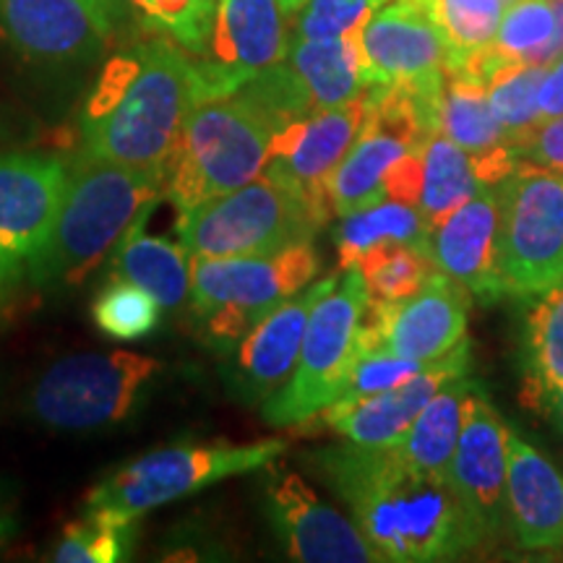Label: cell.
<instances>
[{"instance_id":"ab89813d","label":"cell","mask_w":563,"mask_h":563,"mask_svg":"<svg viewBox=\"0 0 563 563\" xmlns=\"http://www.w3.org/2000/svg\"><path fill=\"white\" fill-rule=\"evenodd\" d=\"M563 115V55H559L543 79L540 87V123L553 121V118Z\"/></svg>"},{"instance_id":"1f68e13d","label":"cell","mask_w":563,"mask_h":563,"mask_svg":"<svg viewBox=\"0 0 563 563\" xmlns=\"http://www.w3.org/2000/svg\"><path fill=\"white\" fill-rule=\"evenodd\" d=\"M545 74L548 66L540 63H498L485 79L490 108L514 150L540 125V87Z\"/></svg>"},{"instance_id":"4fadbf2b","label":"cell","mask_w":563,"mask_h":563,"mask_svg":"<svg viewBox=\"0 0 563 563\" xmlns=\"http://www.w3.org/2000/svg\"><path fill=\"white\" fill-rule=\"evenodd\" d=\"M264 514L285 553L300 563H378L376 548L334 506L321 501L298 473H272Z\"/></svg>"},{"instance_id":"7402d4cb","label":"cell","mask_w":563,"mask_h":563,"mask_svg":"<svg viewBox=\"0 0 563 563\" xmlns=\"http://www.w3.org/2000/svg\"><path fill=\"white\" fill-rule=\"evenodd\" d=\"M506 517L519 548H563V477L543 452L511 431Z\"/></svg>"},{"instance_id":"e575fe53","label":"cell","mask_w":563,"mask_h":563,"mask_svg":"<svg viewBox=\"0 0 563 563\" xmlns=\"http://www.w3.org/2000/svg\"><path fill=\"white\" fill-rule=\"evenodd\" d=\"M91 316L100 332L112 340L133 342L152 332L159 323L162 306L152 292L129 279H112L95 298Z\"/></svg>"},{"instance_id":"d4e9b609","label":"cell","mask_w":563,"mask_h":563,"mask_svg":"<svg viewBox=\"0 0 563 563\" xmlns=\"http://www.w3.org/2000/svg\"><path fill=\"white\" fill-rule=\"evenodd\" d=\"M475 386L470 373L443 384L431 402L422 407L405 439L394 446L397 454L420 473L449 477V464L460 443L464 412H467L470 394L475 391Z\"/></svg>"},{"instance_id":"8d00e7d4","label":"cell","mask_w":563,"mask_h":563,"mask_svg":"<svg viewBox=\"0 0 563 563\" xmlns=\"http://www.w3.org/2000/svg\"><path fill=\"white\" fill-rule=\"evenodd\" d=\"M426 365L428 363L410 361V357H399L394 355V352L361 350L347 373V382H344L340 397H336L332 405L355 402V399L371 397V394L394 389V386L410 382L412 376H418Z\"/></svg>"},{"instance_id":"d6986e66","label":"cell","mask_w":563,"mask_h":563,"mask_svg":"<svg viewBox=\"0 0 563 563\" xmlns=\"http://www.w3.org/2000/svg\"><path fill=\"white\" fill-rule=\"evenodd\" d=\"M68 165L40 152L0 154V249L30 264L51 241Z\"/></svg>"},{"instance_id":"f1b7e54d","label":"cell","mask_w":563,"mask_h":563,"mask_svg":"<svg viewBox=\"0 0 563 563\" xmlns=\"http://www.w3.org/2000/svg\"><path fill=\"white\" fill-rule=\"evenodd\" d=\"M525 378L538 410L563 389V277L532 298L525 327Z\"/></svg>"},{"instance_id":"7c38bea8","label":"cell","mask_w":563,"mask_h":563,"mask_svg":"<svg viewBox=\"0 0 563 563\" xmlns=\"http://www.w3.org/2000/svg\"><path fill=\"white\" fill-rule=\"evenodd\" d=\"M470 295L460 282L435 269L407 300L376 306L361 332V350H384L418 363H433L467 340Z\"/></svg>"},{"instance_id":"2e32d148","label":"cell","mask_w":563,"mask_h":563,"mask_svg":"<svg viewBox=\"0 0 563 563\" xmlns=\"http://www.w3.org/2000/svg\"><path fill=\"white\" fill-rule=\"evenodd\" d=\"M110 32L84 0H0V51L32 66L95 60Z\"/></svg>"},{"instance_id":"b9f144b4","label":"cell","mask_w":563,"mask_h":563,"mask_svg":"<svg viewBox=\"0 0 563 563\" xmlns=\"http://www.w3.org/2000/svg\"><path fill=\"white\" fill-rule=\"evenodd\" d=\"M16 266L19 262L9 256L3 249H0V306H3L5 298H9L13 282H16Z\"/></svg>"},{"instance_id":"5b68a950","label":"cell","mask_w":563,"mask_h":563,"mask_svg":"<svg viewBox=\"0 0 563 563\" xmlns=\"http://www.w3.org/2000/svg\"><path fill=\"white\" fill-rule=\"evenodd\" d=\"M327 220L298 188L264 170L243 188L180 211L178 238L194 258L264 256L313 241Z\"/></svg>"},{"instance_id":"60d3db41","label":"cell","mask_w":563,"mask_h":563,"mask_svg":"<svg viewBox=\"0 0 563 563\" xmlns=\"http://www.w3.org/2000/svg\"><path fill=\"white\" fill-rule=\"evenodd\" d=\"M553 13H555V32L551 45L543 55V66H551V63L563 55V0H553Z\"/></svg>"},{"instance_id":"4316f807","label":"cell","mask_w":563,"mask_h":563,"mask_svg":"<svg viewBox=\"0 0 563 563\" xmlns=\"http://www.w3.org/2000/svg\"><path fill=\"white\" fill-rule=\"evenodd\" d=\"M431 224L415 203L399 199H382L368 207L342 214L340 228L334 232L340 269H350L361 262L363 253L386 243L428 245Z\"/></svg>"},{"instance_id":"cb8c5ba5","label":"cell","mask_w":563,"mask_h":563,"mask_svg":"<svg viewBox=\"0 0 563 563\" xmlns=\"http://www.w3.org/2000/svg\"><path fill=\"white\" fill-rule=\"evenodd\" d=\"M152 207L141 211L139 220L118 243L112 253V277L144 287L162 308H178L191 295L194 256L183 243H170L146 232V217Z\"/></svg>"},{"instance_id":"9a60e30c","label":"cell","mask_w":563,"mask_h":563,"mask_svg":"<svg viewBox=\"0 0 563 563\" xmlns=\"http://www.w3.org/2000/svg\"><path fill=\"white\" fill-rule=\"evenodd\" d=\"M509 435L511 428L477 384L470 394L460 443L449 464V481L456 496L462 498L464 509L481 527L485 540L496 538L504 527H509V517H506Z\"/></svg>"},{"instance_id":"f546056e","label":"cell","mask_w":563,"mask_h":563,"mask_svg":"<svg viewBox=\"0 0 563 563\" xmlns=\"http://www.w3.org/2000/svg\"><path fill=\"white\" fill-rule=\"evenodd\" d=\"M449 47V68L460 70L496 40L509 3L506 0H426Z\"/></svg>"},{"instance_id":"ac0fdd59","label":"cell","mask_w":563,"mask_h":563,"mask_svg":"<svg viewBox=\"0 0 563 563\" xmlns=\"http://www.w3.org/2000/svg\"><path fill=\"white\" fill-rule=\"evenodd\" d=\"M368 84H420L446 76L449 47L426 0H386L361 30Z\"/></svg>"},{"instance_id":"603a6c76","label":"cell","mask_w":563,"mask_h":563,"mask_svg":"<svg viewBox=\"0 0 563 563\" xmlns=\"http://www.w3.org/2000/svg\"><path fill=\"white\" fill-rule=\"evenodd\" d=\"M285 66L313 112L352 102L371 89L361 51V32L350 37H292Z\"/></svg>"},{"instance_id":"44dd1931","label":"cell","mask_w":563,"mask_h":563,"mask_svg":"<svg viewBox=\"0 0 563 563\" xmlns=\"http://www.w3.org/2000/svg\"><path fill=\"white\" fill-rule=\"evenodd\" d=\"M498 186H485L428 235V251L435 269L460 282L464 290L485 306L504 298L498 274Z\"/></svg>"},{"instance_id":"5bb4252c","label":"cell","mask_w":563,"mask_h":563,"mask_svg":"<svg viewBox=\"0 0 563 563\" xmlns=\"http://www.w3.org/2000/svg\"><path fill=\"white\" fill-rule=\"evenodd\" d=\"M365 115H368V91L357 100L336 104V108L311 112L274 133L272 159L266 173L290 183L292 188L313 201L323 214L332 217L329 183L336 167L361 136Z\"/></svg>"},{"instance_id":"7a4b0ae2","label":"cell","mask_w":563,"mask_h":563,"mask_svg":"<svg viewBox=\"0 0 563 563\" xmlns=\"http://www.w3.org/2000/svg\"><path fill=\"white\" fill-rule=\"evenodd\" d=\"M196 104L191 55L159 34L118 53L97 76L81 115V150L110 162L157 173L178 146Z\"/></svg>"},{"instance_id":"bcb514c9","label":"cell","mask_w":563,"mask_h":563,"mask_svg":"<svg viewBox=\"0 0 563 563\" xmlns=\"http://www.w3.org/2000/svg\"><path fill=\"white\" fill-rule=\"evenodd\" d=\"M282 5H285L287 16H295V13H298L302 5H306V0H282Z\"/></svg>"},{"instance_id":"52a82bcc","label":"cell","mask_w":563,"mask_h":563,"mask_svg":"<svg viewBox=\"0 0 563 563\" xmlns=\"http://www.w3.org/2000/svg\"><path fill=\"white\" fill-rule=\"evenodd\" d=\"M159 371L157 357L125 350L60 357L34 382L26 410L51 431H102L144 405Z\"/></svg>"},{"instance_id":"ba28073f","label":"cell","mask_w":563,"mask_h":563,"mask_svg":"<svg viewBox=\"0 0 563 563\" xmlns=\"http://www.w3.org/2000/svg\"><path fill=\"white\" fill-rule=\"evenodd\" d=\"M285 439L253 443H196V446L157 449L123 464L89 490L87 509L112 511L118 517L139 519L141 514L194 496L228 477L264 470L285 454Z\"/></svg>"},{"instance_id":"9c48e42d","label":"cell","mask_w":563,"mask_h":563,"mask_svg":"<svg viewBox=\"0 0 563 563\" xmlns=\"http://www.w3.org/2000/svg\"><path fill=\"white\" fill-rule=\"evenodd\" d=\"M368 302L357 266L340 269L334 285L313 306L290 382L264 402V420L269 426H298L340 397L361 352Z\"/></svg>"},{"instance_id":"8fae6325","label":"cell","mask_w":563,"mask_h":563,"mask_svg":"<svg viewBox=\"0 0 563 563\" xmlns=\"http://www.w3.org/2000/svg\"><path fill=\"white\" fill-rule=\"evenodd\" d=\"M290 51L282 0H217L203 53L191 55L196 102L241 91Z\"/></svg>"},{"instance_id":"30bf717a","label":"cell","mask_w":563,"mask_h":563,"mask_svg":"<svg viewBox=\"0 0 563 563\" xmlns=\"http://www.w3.org/2000/svg\"><path fill=\"white\" fill-rule=\"evenodd\" d=\"M504 295L532 300L563 277V173L519 159L498 186Z\"/></svg>"},{"instance_id":"8992f818","label":"cell","mask_w":563,"mask_h":563,"mask_svg":"<svg viewBox=\"0 0 563 563\" xmlns=\"http://www.w3.org/2000/svg\"><path fill=\"white\" fill-rule=\"evenodd\" d=\"M319 266L313 241L264 256L194 258L188 298L203 340L232 352L266 313L306 290Z\"/></svg>"},{"instance_id":"277c9868","label":"cell","mask_w":563,"mask_h":563,"mask_svg":"<svg viewBox=\"0 0 563 563\" xmlns=\"http://www.w3.org/2000/svg\"><path fill=\"white\" fill-rule=\"evenodd\" d=\"M274 129L241 95L196 102L167 167L165 191L180 211L256 180L272 159Z\"/></svg>"},{"instance_id":"74e56055","label":"cell","mask_w":563,"mask_h":563,"mask_svg":"<svg viewBox=\"0 0 563 563\" xmlns=\"http://www.w3.org/2000/svg\"><path fill=\"white\" fill-rule=\"evenodd\" d=\"M384 3L386 0H306V5L295 13L292 37H350L361 32L373 11Z\"/></svg>"},{"instance_id":"d6a6232c","label":"cell","mask_w":563,"mask_h":563,"mask_svg":"<svg viewBox=\"0 0 563 563\" xmlns=\"http://www.w3.org/2000/svg\"><path fill=\"white\" fill-rule=\"evenodd\" d=\"M133 522L112 511L87 509L81 519L68 522L55 545L58 563H115L129 559L133 548Z\"/></svg>"},{"instance_id":"d590c367","label":"cell","mask_w":563,"mask_h":563,"mask_svg":"<svg viewBox=\"0 0 563 563\" xmlns=\"http://www.w3.org/2000/svg\"><path fill=\"white\" fill-rule=\"evenodd\" d=\"M150 30L170 37L188 55L207 47L214 24L217 0H131Z\"/></svg>"},{"instance_id":"484cf974","label":"cell","mask_w":563,"mask_h":563,"mask_svg":"<svg viewBox=\"0 0 563 563\" xmlns=\"http://www.w3.org/2000/svg\"><path fill=\"white\" fill-rule=\"evenodd\" d=\"M441 133L475 159L511 152L514 144L506 136L490 108L485 81L464 70H446L441 97Z\"/></svg>"},{"instance_id":"836d02e7","label":"cell","mask_w":563,"mask_h":563,"mask_svg":"<svg viewBox=\"0 0 563 563\" xmlns=\"http://www.w3.org/2000/svg\"><path fill=\"white\" fill-rule=\"evenodd\" d=\"M555 32L553 0H514L488 47L504 63H540Z\"/></svg>"},{"instance_id":"e0dca14e","label":"cell","mask_w":563,"mask_h":563,"mask_svg":"<svg viewBox=\"0 0 563 563\" xmlns=\"http://www.w3.org/2000/svg\"><path fill=\"white\" fill-rule=\"evenodd\" d=\"M470 373V342L464 340L439 361L428 363L418 376L410 382L394 386L382 394L355 399V402L329 405L313 418L302 422H321L329 431L342 435L344 441L357 443V446L371 449H389L397 446L410 431L415 418L422 412V407L431 402V397L443 384L456 376ZM300 426V422H298Z\"/></svg>"},{"instance_id":"f6af8a7d","label":"cell","mask_w":563,"mask_h":563,"mask_svg":"<svg viewBox=\"0 0 563 563\" xmlns=\"http://www.w3.org/2000/svg\"><path fill=\"white\" fill-rule=\"evenodd\" d=\"M13 534V522H11V514L5 509H0V545L5 543Z\"/></svg>"},{"instance_id":"3957f363","label":"cell","mask_w":563,"mask_h":563,"mask_svg":"<svg viewBox=\"0 0 563 563\" xmlns=\"http://www.w3.org/2000/svg\"><path fill=\"white\" fill-rule=\"evenodd\" d=\"M162 191V175L81 150L68 165L66 196L51 241L30 262L32 282L42 287L81 285Z\"/></svg>"},{"instance_id":"ffe728a7","label":"cell","mask_w":563,"mask_h":563,"mask_svg":"<svg viewBox=\"0 0 563 563\" xmlns=\"http://www.w3.org/2000/svg\"><path fill=\"white\" fill-rule=\"evenodd\" d=\"M336 274L340 272L311 282L306 290L279 302L235 344L230 384L238 391V397L245 399V402L264 405L266 399L274 397L282 386L290 382L313 306L334 285Z\"/></svg>"},{"instance_id":"ee69618b","label":"cell","mask_w":563,"mask_h":563,"mask_svg":"<svg viewBox=\"0 0 563 563\" xmlns=\"http://www.w3.org/2000/svg\"><path fill=\"white\" fill-rule=\"evenodd\" d=\"M543 410L551 415V418L559 422V428L563 431V389H559V391H553L551 397L545 399L543 402Z\"/></svg>"},{"instance_id":"f35d334b","label":"cell","mask_w":563,"mask_h":563,"mask_svg":"<svg viewBox=\"0 0 563 563\" xmlns=\"http://www.w3.org/2000/svg\"><path fill=\"white\" fill-rule=\"evenodd\" d=\"M517 154L519 159L532 162V165L563 173V115L540 123L538 129L517 146Z\"/></svg>"},{"instance_id":"7bdbcfd3","label":"cell","mask_w":563,"mask_h":563,"mask_svg":"<svg viewBox=\"0 0 563 563\" xmlns=\"http://www.w3.org/2000/svg\"><path fill=\"white\" fill-rule=\"evenodd\" d=\"M87 9L100 19V24L112 34L115 30V11H118V0H84Z\"/></svg>"},{"instance_id":"4dcf8cb0","label":"cell","mask_w":563,"mask_h":563,"mask_svg":"<svg viewBox=\"0 0 563 563\" xmlns=\"http://www.w3.org/2000/svg\"><path fill=\"white\" fill-rule=\"evenodd\" d=\"M361 272L368 300L376 306L407 300L426 285L435 272L428 245L386 243L363 253L355 264Z\"/></svg>"},{"instance_id":"6da1fadb","label":"cell","mask_w":563,"mask_h":563,"mask_svg":"<svg viewBox=\"0 0 563 563\" xmlns=\"http://www.w3.org/2000/svg\"><path fill=\"white\" fill-rule=\"evenodd\" d=\"M313 464L340 493L382 561H452L485 543L452 481L420 473L394 446L344 441L316 454Z\"/></svg>"},{"instance_id":"83f0119b","label":"cell","mask_w":563,"mask_h":563,"mask_svg":"<svg viewBox=\"0 0 563 563\" xmlns=\"http://www.w3.org/2000/svg\"><path fill=\"white\" fill-rule=\"evenodd\" d=\"M483 188L473 154L456 146L446 133L435 131L422 146V188L418 199V209L431 230Z\"/></svg>"}]
</instances>
